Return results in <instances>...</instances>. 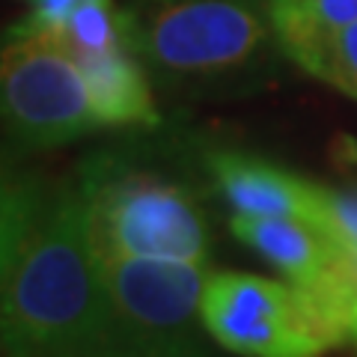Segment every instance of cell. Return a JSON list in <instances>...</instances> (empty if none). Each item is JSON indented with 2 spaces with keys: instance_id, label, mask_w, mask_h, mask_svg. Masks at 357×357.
Segmentation results:
<instances>
[{
  "instance_id": "cell-1",
  "label": "cell",
  "mask_w": 357,
  "mask_h": 357,
  "mask_svg": "<svg viewBox=\"0 0 357 357\" xmlns=\"http://www.w3.org/2000/svg\"><path fill=\"white\" fill-rule=\"evenodd\" d=\"M0 298L3 357H119L81 191L33 178L3 185Z\"/></svg>"
},
{
  "instance_id": "cell-2",
  "label": "cell",
  "mask_w": 357,
  "mask_h": 357,
  "mask_svg": "<svg viewBox=\"0 0 357 357\" xmlns=\"http://www.w3.org/2000/svg\"><path fill=\"white\" fill-rule=\"evenodd\" d=\"M86 238L96 259H208V227L188 188L155 173H107L81 188Z\"/></svg>"
},
{
  "instance_id": "cell-3",
  "label": "cell",
  "mask_w": 357,
  "mask_h": 357,
  "mask_svg": "<svg viewBox=\"0 0 357 357\" xmlns=\"http://www.w3.org/2000/svg\"><path fill=\"white\" fill-rule=\"evenodd\" d=\"M119 328V357H208L203 345L206 262L96 259Z\"/></svg>"
},
{
  "instance_id": "cell-4",
  "label": "cell",
  "mask_w": 357,
  "mask_h": 357,
  "mask_svg": "<svg viewBox=\"0 0 357 357\" xmlns=\"http://www.w3.org/2000/svg\"><path fill=\"white\" fill-rule=\"evenodd\" d=\"M0 86L6 128L21 146L48 149L102 128L72 51L33 18L9 33Z\"/></svg>"
},
{
  "instance_id": "cell-5",
  "label": "cell",
  "mask_w": 357,
  "mask_h": 357,
  "mask_svg": "<svg viewBox=\"0 0 357 357\" xmlns=\"http://www.w3.org/2000/svg\"><path fill=\"white\" fill-rule=\"evenodd\" d=\"M229 229L295 286L328 351H357V256L337 232L241 211L232 215Z\"/></svg>"
},
{
  "instance_id": "cell-6",
  "label": "cell",
  "mask_w": 357,
  "mask_h": 357,
  "mask_svg": "<svg viewBox=\"0 0 357 357\" xmlns=\"http://www.w3.org/2000/svg\"><path fill=\"white\" fill-rule=\"evenodd\" d=\"M271 18L253 0H170L131 33L152 66L178 77L244 69L268 39Z\"/></svg>"
},
{
  "instance_id": "cell-7",
  "label": "cell",
  "mask_w": 357,
  "mask_h": 357,
  "mask_svg": "<svg viewBox=\"0 0 357 357\" xmlns=\"http://www.w3.org/2000/svg\"><path fill=\"white\" fill-rule=\"evenodd\" d=\"M203 325L220 349L241 357H325L328 345L292 283L215 271L203 292Z\"/></svg>"
},
{
  "instance_id": "cell-8",
  "label": "cell",
  "mask_w": 357,
  "mask_h": 357,
  "mask_svg": "<svg viewBox=\"0 0 357 357\" xmlns=\"http://www.w3.org/2000/svg\"><path fill=\"white\" fill-rule=\"evenodd\" d=\"M208 173L223 199L241 215L259 218H292L328 229V188L298 173H289L271 161L244 152L220 149L211 152Z\"/></svg>"
},
{
  "instance_id": "cell-9",
  "label": "cell",
  "mask_w": 357,
  "mask_h": 357,
  "mask_svg": "<svg viewBox=\"0 0 357 357\" xmlns=\"http://www.w3.org/2000/svg\"><path fill=\"white\" fill-rule=\"evenodd\" d=\"M77 66L84 72L89 102H93V110L102 126H158V110H155L149 81L140 63L126 48L89 54V57L77 60Z\"/></svg>"
},
{
  "instance_id": "cell-10",
  "label": "cell",
  "mask_w": 357,
  "mask_h": 357,
  "mask_svg": "<svg viewBox=\"0 0 357 357\" xmlns=\"http://www.w3.org/2000/svg\"><path fill=\"white\" fill-rule=\"evenodd\" d=\"M274 36L301 69L325 45L357 24V0H265Z\"/></svg>"
},
{
  "instance_id": "cell-11",
  "label": "cell",
  "mask_w": 357,
  "mask_h": 357,
  "mask_svg": "<svg viewBox=\"0 0 357 357\" xmlns=\"http://www.w3.org/2000/svg\"><path fill=\"white\" fill-rule=\"evenodd\" d=\"M304 69L357 102V24L337 33Z\"/></svg>"
},
{
  "instance_id": "cell-12",
  "label": "cell",
  "mask_w": 357,
  "mask_h": 357,
  "mask_svg": "<svg viewBox=\"0 0 357 357\" xmlns=\"http://www.w3.org/2000/svg\"><path fill=\"white\" fill-rule=\"evenodd\" d=\"M328 229L337 232L357 256V191L328 188Z\"/></svg>"
}]
</instances>
